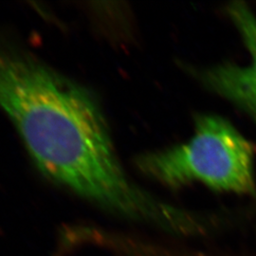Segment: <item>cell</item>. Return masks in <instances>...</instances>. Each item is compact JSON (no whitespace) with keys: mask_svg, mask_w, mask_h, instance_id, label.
<instances>
[{"mask_svg":"<svg viewBox=\"0 0 256 256\" xmlns=\"http://www.w3.org/2000/svg\"><path fill=\"white\" fill-rule=\"evenodd\" d=\"M0 110L38 169L54 182L126 220L172 236L189 210L132 182L92 93L34 55L0 44Z\"/></svg>","mask_w":256,"mask_h":256,"instance_id":"6da1fadb","label":"cell"},{"mask_svg":"<svg viewBox=\"0 0 256 256\" xmlns=\"http://www.w3.org/2000/svg\"><path fill=\"white\" fill-rule=\"evenodd\" d=\"M187 142L138 156L140 173L171 190L200 183L216 192L256 198L254 144L229 120L198 114Z\"/></svg>","mask_w":256,"mask_h":256,"instance_id":"7a4b0ae2","label":"cell"},{"mask_svg":"<svg viewBox=\"0 0 256 256\" xmlns=\"http://www.w3.org/2000/svg\"><path fill=\"white\" fill-rule=\"evenodd\" d=\"M227 14L250 55V63L230 61L204 68H188L208 92L243 111L256 124V14L244 2H232Z\"/></svg>","mask_w":256,"mask_h":256,"instance_id":"3957f363","label":"cell"},{"mask_svg":"<svg viewBox=\"0 0 256 256\" xmlns=\"http://www.w3.org/2000/svg\"><path fill=\"white\" fill-rule=\"evenodd\" d=\"M250 209H252V210H250L252 212H256V204H254V206H252Z\"/></svg>","mask_w":256,"mask_h":256,"instance_id":"277c9868","label":"cell"}]
</instances>
